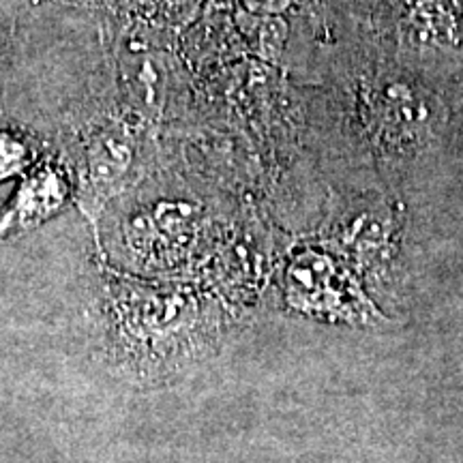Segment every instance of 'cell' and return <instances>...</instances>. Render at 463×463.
Wrapping results in <instances>:
<instances>
[{
  "label": "cell",
  "mask_w": 463,
  "mask_h": 463,
  "mask_svg": "<svg viewBox=\"0 0 463 463\" xmlns=\"http://www.w3.org/2000/svg\"><path fill=\"white\" fill-rule=\"evenodd\" d=\"M320 58L311 127L341 184L412 202L455 176L463 157L461 89L402 65L335 24Z\"/></svg>",
  "instance_id": "cell-1"
},
{
  "label": "cell",
  "mask_w": 463,
  "mask_h": 463,
  "mask_svg": "<svg viewBox=\"0 0 463 463\" xmlns=\"http://www.w3.org/2000/svg\"><path fill=\"white\" fill-rule=\"evenodd\" d=\"M333 24L463 90V0H344Z\"/></svg>",
  "instance_id": "cell-2"
},
{
  "label": "cell",
  "mask_w": 463,
  "mask_h": 463,
  "mask_svg": "<svg viewBox=\"0 0 463 463\" xmlns=\"http://www.w3.org/2000/svg\"><path fill=\"white\" fill-rule=\"evenodd\" d=\"M67 189L62 183L61 174L50 167L34 172L28 181L22 184V189L17 191L14 206L5 213L0 219V236L7 234L9 230H26L42 222L58 206L62 204Z\"/></svg>",
  "instance_id": "cell-3"
},
{
  "label": "cell",
  "mask_w": 463,
  "mask_h": 463,
  "mask_svg": "<svg viewBox=\"0 0 463 463\" xmlns=\"http://www.w3.org/2000/svg\"><path fill=\"white\" fill-rule=\"evenodd\" d=\"M28 148L24 142L9 133H0V178H7L22 164H26Z\"/></svg>",
  "instance_id": "cell-4"
},
{
  "label": "cell",
  "mask_w": 463,
  "mask_h": 463,
  "mask_svg": "<svg viewBox=\"0 0 463 463\" xmlns=\"http://www.w3.org/2000/svg\"><path fill=\"white\" fill-rule=\"evenodd\" d=\"M3 56H5V50H3V33H0V62H3Z\"/></svg>",
  "instance_id": "cell-5"
},
{
  "label": "cell",
  "mask_w": 463,
  "mask_h": 463,
  "mask_svg": "<svg viewBox=\"0 0 463 463\" xmlns=\"http://www.w3.org/2000/svg\"><path fill=\"white\" fill-rule=\"evenodd\" d=\"M461 159H463V157H461Z\"/></svg>",
  "instance_id": "cell-6"
}]
</instances>
